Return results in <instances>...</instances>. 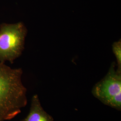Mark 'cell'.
<instances>
[{"mask_svg": "<svg viewBox=\"0 0 121 121\" xmlns=\"http://www.w3.org/2000/svg\"><path fill=\"white\" fill-rule=\"evenodd\" d=\"M22 74V69H12L0 62V121L12 119L27 104Z\"/></svg>", "mask_w": 121, "mask_h": 121, "instance_id": "cell-1", "label": "cell"}, {"mask_svg": "<svg viewBox=\"0 0 121 121\" xmlns=\"http://www.w3.org/2000/svg\"><path fill=\"white\" fill-rule=\"evenodd\" d=\"M21 121H54V119L43 109L38 95L35 94L31 99L29 112Z\"/></svg>", "mask_w": 121, "mask_h": 121, "instance_id": "cell-4", "label": "cell"}, {"mask_svg": "<svg viewBox=\"0 0 121 121\" xmlns=\"http://www.w3.org/2000/svg\"><path fill=\"white\" fill-rule=\"evenodd\" d=\"M27 30L22 22L2 23L0 26V62L13 61L20 56L24 48Z\"/></svg>", "mask_w": 121, "mask_h": 121, "instance_id": "cell-2", "label": "cell"}, {"mask_svg": "<svg viewBox=\"0 0 121 121\" xmlns=\"http://www.w3.org/2000/svg\"><path fill=\"white\" fill-rule=\"evenodd\" d=\"M112 51L116 56L117 68L121 70V42L118 41L114 42L112 45Z\"/></svg>", "mask_w": 121, "mask_h": 121, "instance_id": "cell-5", "label": "cell"}, {"mask_svg": "<svg viewBox=\"0 0 121 121\" xmlns=\"http://www.w3.org/2000/svg\"><path fill=\"white\" fill-rule=\"evenodd\" d=\"M93 96L102 103L118 111L121 109V70L112 63L108 72L93 86Z\"/></svg>", "mask_w": 121, "mask_h": 121, "instance_id": "cell-3", "label": "cell"}]
</instances>
